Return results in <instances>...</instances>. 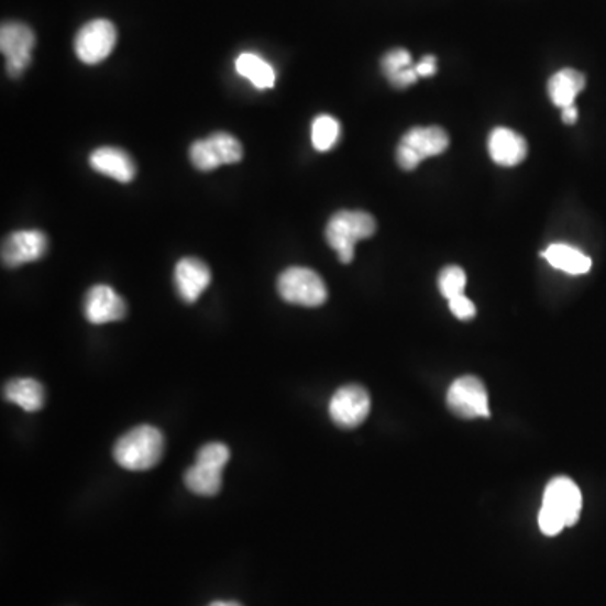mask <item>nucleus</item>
Segmentation results:
<instances>
[{
    "mask_svg": "<svg viewBox=\"0 0 606 606\" xmlns=\"http://www.w3.org/2000/svg\"><path fill=\"white\" fill-rule=\"evenodd\" d=\"M582 491L571 478L557 477L549 482L539 513L542 535L558 536L564 528L576 525L582 516Z\"/></svg>",
    "mask_w": 606,
    "mask_h": 606,
    "instance_id": "nucleus-1",
    "label": "nucleus"
},
{
    "mask_svg": "<svg viewBox=\"0 0 606 606\" xmlns=\"http://www.w3.org/2000/svg\"><path fill=\"white\" fill-rule=\"evenodd\" d=\"M164 434L157 428L142 425L126 431L113 447L115 462L130 472L151 471L164 455Z\"/></svg>",
    "mask_w": 606,
    "mask_h": 606,
    "instance_id": "nucleus-2",
    "label": "nucleus"
},
{
    "mask_svg": "<svg viewBox=\"0 0 606 606\" xmlns=\"http://www.w3.org/2000/svg\"><path fill=\"white\" fill-rule=\"evenodd\" d=\"M376 233V221L364 211H341L330 218L326 238L330 247L338 252L342 263L354 260L355 243Z\"/></svg>",
    "mask_w": 606,
    "mask_h": 606,
    "instance_id": "nucleus-3",
    "label": "nucleus"
},
{
    "mask_svg": "<svg viewBox=\"0 0 606 606\" xmlns=\"http://www.w3.org/2000/svg\"><path fill=\"white\" fill-rule=\"evenodd\" d=\"M449 145V135L440 126H415L403 136L396 158L401 169L415 170L425 158L443 154Z\"/></svg>",
    "mask_w": 606,
    "mask_h": 606,
    "instance_id": "nucleus-4",
    "label": "nucleus"
},
{
    "mask_svg": "<svg viewBox=\"0 0 606 606\" xmlns=\"http://www.w3.org/2000/svg\"><path fill=\"white\" fill-rule=\"evenodd\" d=\"M278 291L288 304L301 307H320L326 304L329 291L322 278L313 269L291 266L278 278Z\"/></svg>",
    "mask_w": 606,
    "mask_h": 606,
    "instance_id": "nucleus-5",
    "label": "nucleus"
},
{
    "mask_svg": "<svg viewBox=\"0 0 606 606\" xmlns=\"http://www.w3.org/2000/svg\"><path fill=\"white\" fill-rule=\"evenodd\" d=\"M190 162L202 173L218 169L221 165L236 164L243 157L240 141L230 133L218 132L190 147Z\"/></svg>",
    "mask_w": 606,
    "mask_h": 606,
    "instance_id": "nucleus-6",
    "label": "nucleus"
},
{
    "mask_svg": "<svg viewBox=\"0 0 606 606\" xmlns=\"http://www.w3.org/2000/svg\"><path fill=\"white\" fill-rule=\"evenodd\" d=\"M117 37V27L112 22L107 19H95L82 25L76 34V56L85 65H98L115 49Z\"/></svg>",
    "mask_w": 606,
    "mask_h": 606,
    "instance_id": "nucleus-7",
    "label": "nucleus"
},
{
    "mask_svg": "<svg viewBox=\"0 0 606 606\" xmlns=\"http://www.w3.org/2000/svg\"><path fill=\"white\" fill-rule=\"evenodd\" d=\"M36 36L30 25L22 22H5L0 30V49L8 59V73L18 78L33 62Z\"/></svg>",
    "mask_w": 606,
    "mask_h": 606,
    "instance_id": "nucleus-8",
    "label": "nucleus"
},
{
    "mask_svg": "<svg viewBox=\"0 0 606 606\" xmlns=\"http://www.w3.org/2000/svg\"><path fill=\"white\" fill-rule=\"evenodd\" d=\"M447 403L456 417L465 418V420L491 417L487 389L478 377H459L450 386Z\"/></svg>",
    "mask_w": 606,
    "mask_h": 606,
    "instance_id": "nucleus-9",
    "label": "nucleus"
},
{
    "mask_svg": "<svg viewBox=\"0 0 606 606\" xmlns=\"http://www.w3.org/2000/svg\"><path fill=\"white\" fill-rule=\"evenodd\" d=\"M370 393L357 384H349L338 389L329 403L330 418L338 427L345 430H352L364 423V420L370 417Z\"/></svg>",
    "mask_w": 606,
    "mask_h": 606,
    "instance_id": "nucleus-10",
    "label": "nucleus"
},
{
    "mask_svg": "<svg viewBox=\"0 0 606 606\" xmlns=\"http://www.w3.org/2000/svg\"><path fill=\"white\" fill-rule=\"evenodd\" d=\"M47 252V238L43 231L22 230L9 234L2 244V262L9 268L37 262Z\"/></svg>",
    "mask_w": 606,
    "mask_h": 606,
    "instance_id": "nucleus-11",
    "label": "nucleus"
},
{
    "mask_svg": "<svg viewBox=\"0 0 606 606\" xmlns=\"http://www.w3.org/2000/svg\"><path fill=\"white\" fill-rule=\"evenodd\" d=\"M126 316L123 298L108 285H95L85 298V317L93 326L119 322Z\"/></svg>",
    "mask_w": 606,
    "mask_h": 606,
    "instance_id": "nucleus-12",
    "label": "nucleus"
},
{
    "mask_svg": "<svg viewBox=\"0 0 606 606\" xmlns=\"http://www.w3.org/2000/svg\"><path fill=\"white\" fill-rule=\"evenodd\" d=\"M174 282L179 297L186 304H195L211 284V269L201 260L189 256L177 263Z\"/></svg>",
    "mask_w": 606,
    "mask_h": 606,
    "instance_id": "nucleus-13",
    "label": "nucleus"
},
{
    "mask_svg": "<svg viewBox=\"0 0 606 606\" xmlns=\"http://www.w3.org/2000/svg\"><path fill=\"white\" fill-rule=\"evenodd\" d=\"M488 154L495 164L514 167L528 155V142L525 136L510 129H495L488 136Z\"/></svg>",
    "mask_w": 606,
    "mask_h": 606,
    "instance_id": "nucleus-14",
    "label": "nucleus"
},
{
    "mask_svg": "<svg viewBox=\"0 0 606 606\" xmlns=\"http://www.w3.org/2000/svg\"><path fill=\"white\" fill-rule=\"evenodd\" d=\"M91 167L119 183H130L135 177V164L126 152L117 147H100L91 154Z\"/></svg>",
    "mask_w": 606,
    "mask_h": 606,
    "instance_id": "nucleus-15",
    "label": "nucleus"
},
{
    "mask_svg": "<svg viewBox=\"0 0 606 606\" xmlns=\"http://www.w3.org/2000/svg\"><path fill=\"white\" fill-rule=\"evenodd\" d=\"M4 398L27 412L40 411L46 401L43 384L33 377H15L4 388Z\"/></svg>",
    "mask_w": 606,
    "mask_h": 606,
    "instance_id": "nucleus-16",
    "label": "nucleus"
},
{
    "mask_svg": "<svg viewBox=\"0 0 606 606\" xmlns=\"http://www.w3.org/2000/svg\"><path fill=\"white\" fill-rule=\"evenodd\" d=\"M586 87V78L583 73L573 68H564L551 76L548 82V93L557 107L563 108L574 104L577 95Z\"/></svg>",
    "mask_w": 606,
    "mask_h": 606,
    "instance_id": "nucleus-17",
    "label": "nucleus"
},
{
    "mask_svg": "<svg viewBox=\"0 0 606 606\" xmlns=\"http://www.w3.org/2000/svg\"><path fill=\"white\" fill-rule=\"evenodd\" d=\"M549 265L568 275H585L592 269V258L570 244L554 243L542 253Z\"/></svg>",
    "mask_w": 606,
    "mask_h": 606,
    "instance_id": "nucleus-18",
    "label": "nucleus"
},
{
    "mask_svg": "<svg viewBox=\"0 0 606 606\" xmlns=\"http://www.w3.org/2000/svg\"><path fill=\"white\" fill-rule=\"evenodd\" d=\"M381 66L393 87L399 88V90L411 87L420 78L417 65H412L411 54L406 49L389 51L381 62Z\"/></svg>",
    "mask_w": 606,
    "mask_h": 606,
    "instance_id": "nucleus-19",
    "label": "nucleus"
},
{
    "mask_svg": "<svg viewBox=\"0 0 606 606\" xmlns=\"http://www.w3.org/2000/svg\"><path fill=\"white\" fill-rule=\"evenodd\" d=\"M238 75L246 78L247 81L252 82L253 87L258 88V90H268L275 85V69L272 68L269 63H266L265 59L260 58L258 54L253 53H243L238 56L236 63Z\"/></svg>",
    "mask_w": 606,
    "mask_h": 606,
    "instance_id": "nucleus-20",
    "label": "nucleus"
},
{
    "mask_svg": "<svg viewBox=\"0 0 606 606\" xmlns=\"http://www.w3.org/2000/svg\"><path fill=\"white\" fill-rule=\"evenodd\" d=\"M184 482H186L187 488L192 494L201 495V497H212L221 491L223 471L196 462V465L187 469Z\"/></svg>",
    "mask_w": 606,
    "mask_h": 606,
    "instance_id": "nucleus-21",
    "label": "nucleus"
},
{
    "mask_svg": "<svg viewBox=\"0 0 606 606\" xmlns=\"http://www.w3.org/2000/svg\"><path fill=\"white\" fill-rule=\"evenodd\" d=\"M341 135V125L338 120L330 115H320L313 120L312 144L316 151L327 152L334 148Z\"/></svg>",
    "mask_w": 606,
    "mask_h": 606,
    "instance_id": "nucleus-22",
    "label": "nucleus"
},
{
    "mask_svg": "<svg viewBox=\"0 0 606 606\" xmlns=\"http://www.w3.org/2000/svg\"><path fill=\"white\" fill-rule=\"evenodd\" d=\"M466 287V275L460 266H447L438 277V288L447 300L463 295Z\"/></svg>",
    "mask_w": 606,
    "mask_h": 606,
    "instance_id": "nucleus-23",
    "label": "nucleus"
},
{
    "mask_svg": "<svg viewBox=\"0 0 606 606\" xmlns=\"http://www.w3.org/2000/svg\"><path fill=\"white\" fill-rule=\"evenodd\" d=\"M230 456V449L224 443H206L205 447L199 449L196 462L223 471Z\"/></svg>",
    "mask_w": 606,
    "mask_h": 606,
    "instance_id": "nucleus-24",
    "label": "nucleus"
},
{
    "mask_svg": "<svg viewBox=\"0 0 606 606\" xmlns=\"http://www.w3.org/2000/svg\"><path fill=\"white\" fill-rule=\"evenodd\" d=\"M450 310H452L453 316L460 320H471L474 319L477 309H475L474 301L469 300L465 295H459V297L452 298L449 300Z\"/></svg>",
    "mask_w": 606,
    "mask_h": 606,
    "instance_id": "nucleus-25",
    "label": "nucleus"
},
{
    "mask_svg": "<svg viewBox=\"0 0 606 606\" xmlns=\"http://www.w3.org/2000/svg\"><path fill=\"white\" fill-rule=\"evenodd\" d=\"M418 76H433L437 73V58L434 56H425L420 63L417 65Z\"/></svg>",
    "mask_w": 606,
    "mask_h": 606,
    "instance_id": "nucleus-26",
    "label": "nucleus"
},
{
    "mask_svg": "<svg viewBox=\"0 0 606 606\" xmlns=\"http://www.w3.org/2000/svg\"><path fill=\"white\" fill-rule=\"evenodd\" d=\"M561 112H563L564 123H568V125H573V123H576V120H577L576 104H570V107L563 108Z\"/></svg>",
    "mask_w": 606,
    "mask_h": 606,
    "instance_id": "nucleus-27",
    "label": "nucleus"
},
{
    "mask_svg": "<svg viewBox=\"0 0 606 606\" xmlns=\"http://www.w3.org/2000/svg\"><path fill=\"white\" fill-rule=\"evenodd\" d=\"M209 606H243V605H240V603H236V602H214V603H211V605Z\"/></svg>",
    "mask_w": 606,
    "mask_h": 606,
    "instance_id": "nucleus-28",
    "label": "nucleus"
}]
</instances>
